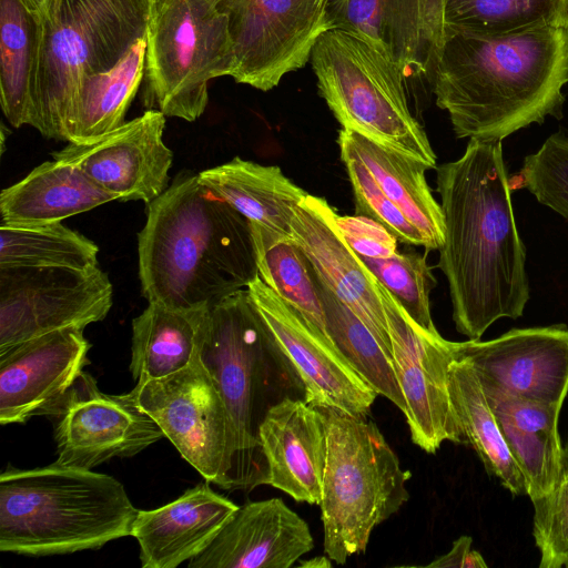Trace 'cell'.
<instances>
[{
  "label": "cell",
  "instance_id": "cell-19",
  "mask_svg": "<svg viewBox=\"0 0 568 568\" xmlns=\"http://www.w3.org/2000/svg\"><path fill=\"white\" fill-rule=\"evenodd\" d=\"M337 213L323 197L307 194L291 221V235L321 281L369 328L393 362L378 281L346 243Z\"/></svg>",
  "mask_w": 568,
  "mask_h": 568
},
{
  "label": "cell",
  "instance_id": "cell-4",
  "mask_svg": "<svg viewBox=\"0 0 568 568\" xmlns=\"http://www.w3.org/2000/svg\"><path fill=\"white\" fill-rule=\"evenodd\" d=\"M199 357L225 405L230 452L220 487L252 490L265 485L258 429L267 410L303 387L247 288L207 310Z\"/></svg>",
  "mask_w": 568,
  "mask_h": 568
},
{
  "label": "cell",
  "instance_id": "cell-28",
  "mask_svg": "<svg viewBox=\"0 0 568 568\" xmlns=\"http://www.w3.org/2000/svg\"><path fill=\"white\" fill-rule=\"evenodd\" d=\"M207 310L149 303L133 318L130 372L136 384L174 374L199 356Z\"/></svg>",
  "mask_w": 568,
  "mask_h": 568
},
{
  "label": "cell",
  "instance_id": "cell-18",
  "mask_svg": "<svg viewBox=\"0 0 568 568\" xmlns=\"http://www.w3.org/2000/svg\"><path fill=\"white\" fill-rule=\"evenodd\" d=\"M83 329H57L0 352L1 425L49 415L90 364Z\"/></svg>",
  "mask_w": 568,
  "mask_h": 568
},
{
  "label": "cell",
  "instance_id": "cell-9",
  "mask_svg": "<svg viewBox=\"0 0 568 568\" xmlns=\"http://www.w3.org/2000/svg\"><path fill=\"white\" fill-rule=\"evenodd\" d=\"M233 71L227 16L215 0H153L144 72L148 110L193 122L206 109L209 81Z\"/></svg>",
  "mask_w": 568,
  "mask_h": 568
},
{
  "label": "cell",
  "instance_id": "cell-36",
  "mask_svg": "<svg viewBox=\"0 0 568 568\" xmlns=\"http://www.w3.org/2000/svg\"><path fill=\"white\" fill-rule=\"evenodd\" d=\"M358 257L419 327L430 334H439L429 304V293L436 285V278L425 256L396 252L383 258Z\"/></svg>",
  "mask_w": 568,
  "mask_h": 568
},
{
  "label": "cell",
  "instance_id": "cell-27",
  "mask_svg": "<svg viewBox=\"0 0 568 568\" xmlns=\"http://www.w3.org/2000/svg\"><path fill=\"white\" fill-rule=\"evenodd\" d=\"M337 140L351 146L384 193L422 232L427 250H439L444 243L445 222L442 206L425 178L430 168L347 129L339 130Z\"/></svg>",
  "mask_w": 568,
  "mask_h": 568
},
{
  "label": "cell",
  "instance_id": "cell-21",
  "mask_svg": "<svg viewBox=\"0 0 568 568\" xmlns=\"http://www.w3.org/2000/svg\"><path fill=\"white\" fill-rule=\"evenodd\" d=\"M258 437L267 468L265 485L296 501L320 505L327 456L323 410L304 398L285 397L267 410Z\"/></svg>",
  "mask_w": 568,
  "mask_h": 568
},
{
  "label": "cell",
  "instance_id": "cell-40",
  "mask_svg": "<svg viewBox=\"0 0 568 568\" xmlns=\"http://www.w3.org/2000/svg\"><path fill=\"white\" fill-rule=\"evenodd\" d=\"M337 224L346 243L358 255L383 258L397 252V237L372 219L337 215Z\"/></svg>",
  "mask_w": 568,
  "mask_h": 568
},
{
  "label": "cell",
  "instance_id": "cell-12",
  "mask_svg": "<svg viewBox=\"0 0 568 568\" xmlns=\"http://www.w3.org/2000/svg\"><path fill=\"white\" fill-rule=\"evenodd\" d=\"M377 288L413 443L428 454L436 453L445 440L465 443L448 386L455 359L453 342L419 327L379 282Z\"/></svg>",
  "mask_w": 568,
  "mask_h": 568
},
{
  "label": "cell",
  "instance_id": "cell-23",
  "mask_svg": "<svg viewBox=\"0 0 568 568\" xmlns=\"http://www.w3.org/2000/svg\"><path fill=\"white\" fill-rule=\"evenodd\" d=\"M239 506L201 483L175 500L139 510L131 536L143 568H176L213 541Z\"/></svg>",
  "mask_w": 568,
  "mask_h": 568
},
{
  "label": "cell",
  "instance_id": "cell-13",
  "mask_svg": "<svg viewBox=\"0 0 568 568\" xmlns=\"http://www.w3.org/2000/svg\"><path fill=\"white\" fill-rule=\"evenodd\" d=\"M131 393L181 456L205 481L220 486L229 464V420L200 357L174 374L136 384Z\"/></svg>",
  "mask_w": 568,
  "mask_h": 568
},
{
  "label": "cell",
  "instance_id": "cell-29",
  "mask_svg": "<svg viewBox=\"0 0 568 568\" xmlns=\"http://www.w3.org/2000/svg\"><path fill=\"white\" fill-rule=\"evenodd\" d=\"M145 55L146 36L112 69L80 79L67 115L65 141L89 142L124 123L144 78Z\"/></svg>",
  "mask_w": 568,
  "mask_h": 568
},
{
  "label": "cell",
  "instance_id": "cell-37",
  "mask_svg": "<svg viewBox=\"0 0 568 568\" xmlns=\"http://www.w3.org/2000/svg\"><path fill=\"white\" fill-rule=\"evenodd\" d=\"M514 187L527 189L539 203L568 220V135L554 133L527 155Z\"/></svg>",
  "mask_w": 568,
  "mask_h": 568
},
{
  "label": "cell",
  "instance_id": "cell-8",
  "mask_svg": "<svg viewBox=\"0 0 568 568\" xmlns=\"http://www.w3.org/2000/svg\"><path fill=\"white\" fill-rule=\"evenodd\" d=\"M311 63L318 91L343 129L436 166L429 140L409 111L405 74L383 50L331 28L315 43Z\"/></svg>",
  "mask_w": 568,
  "mask_h": 568
},
{
  "label": "cell",
  "instance_id": "cell-15",
  "mask_svg": "<svg viewBox=\"0 0 568 568\" xmlns=\"http://www.w3.org/2000/svg\"><path fill=\"white\" fill-rule=\"evenodd\" d=\"M253 303L297 376L310 405L352 416L369 414L378 395L333 342L284 302L260 275L247 286Z\"/></svg>",
  "mask_w": 568,
  "mask_h": 568
},
{
  "label": "cell",
  "instance_id": "cell-30",
  "mask_svg": "<svg viewBox=\"0 0 568 568\" xmlns=\"http://www.w3.org/2000/svg\"><path fill=\"white\" fill-rule=\"evenodd\" d=\"M40 13L27 0H0V103L13 128L31 125Z\"/></svg>",
  "mask_w": 568,
  "mask_h": 568
},
{
  "label": "cell",
  "instance_id": "cell-25",
  "mask_svg": "<svg viewBox=\"0 0 568 568\" xmlns=\"http://www.w3.org/2000/svg\"><path fill=\"white\" fill-rule=\"evenodd\" d=\"M112 201H118V197L98 186L74 165L58 160L47 161L1 191V222H62Z\"/></svg>",
  "mask_w": 568,
  "mask_h": 568
},
{
  "label": "cell",
  "instance_id": "cell-5",
  "mask_svg": "<svg viewBox=\"0 0 568 568\" xmlns=\"http://www.w3.org/2000/svg\"><path fill=\"white\" fill-rule=\"evenodd\" d=\"M138 509L114 477L61 465L0 475V550L26 556L99 549L131 536Z\"/></svg>",
  "mask_w": 568,
  "mask_h": 568
},
{
  "label": "cell",
  "instance_id": "cell-1",
  "mask_svg": "<svg viewBox=\"0 0 568 568\" xmlns=\"http://www.w3.org/2000/svg\"><path fill=\"white\" fill-rule=\"evenodd\" d=\"M445 236L438 267L456 329L478 341L497 320H516L529 300L526 248L517 232L501 140L469 139L437 168Z\"/></svg>",
  "mask_w": 568,
  "mask_h": 568
},
{
  "label": "cell",
  "instance_id": "cell-39",
  "mask_svg": "<svg viewBox=\"0 0 568 568\" xmlns=\"http://www.w3.org/2000/svg\"><path fill=\"white\" fill-rule=\"evenodd\" d=\"M531 503L532 536L540 552L539 567H568V445L562 446L560 473L555 488Z\"/></svg>",
  "mask_w": 568,
  "mask_h": 568
},
{
  "label": "cell",
  "instance_id": "cell-33",
  "mask_svg": "<svg viewBox=\"0 0 568 568\" xmlns=\"http://www.w3.org/2000/svg\"><path fill=\"white\" fill-rule=\"evenodd\" d=\"M311 271L327 336L373 389L404 414L405 399L392 359L363 321L321 281L312 265Z\"/></svg>",
  "mask_w": 568,
  "mask_h": 568
},
{
  "label": "cell",
  "instance_id": "cell-22",
  "mask_svg": "<svg viewBox=\"0 0 568 568\" xmlns=\"http://www.w3.org/2000/svg\"><path fill=\"white\" fill-rule=\"evenodd\" d=\"M331 28L361 36L404 72H430L439 38L436 0H329Z\"/></svg>",
  "mask_w": 568,
  "mask_h": 568
},
{
  "label": "cell",
  "instance_id": "cell-32",
  "mask_svg": "<svg viewBox=\"0 0 568 568\" xmlns=\"http://www.w3.org/2000/svg\"><path fill=\"white\" fill-rule=\"evenodd\" d=\"M443 29L504 37L536 28H568V0H436Z\"/></svg>",
  "mask_w": 568,
  "mask_h": 568
},
{
  "label": "cell",
  "instance_id": "cell-42",
  "mask_svg": "<svg viewBox=\"0 0 568 568\" xmlns=\"http://www.w3.org/2000/svg\"><path fill=\"white\" fill-rule=\"evenodd\" d=\"M333 566V560L326 556H316L310 559H300L295 567L301 568H331Z\"/></svg>",
  "mask_w": 568,
  "mask_h": 568
},
{
  "label": "cell",
  "instance_id": "cell-41",
  "mask_svg": "<svg viewBox=\"0 0 568 568\" xmlns=\"http://www.w3.org/2000/svg\"><path fill=\"white\" fill-rule=\"evenodd\" d=\"M470 536L457 538L448 552L436 558L426 567L434 568H486L487 564L477 550L471 549Z\"/></svg>",
  "mask_w": 568,
  "mask_h": 568
},
{
  "label": "cell",
  "instance_id": "cell-31",
  "mask_svg": "<svg viewBox=\"0 0 568 568\" xmlns=\"http://www.w3.org/2000/svg\"><path fill=\"white\" fill-rule=\"evenodd\" d=\"M448 386L465 443L471 445L486 471L507 490L514 496H527L525 479L471 365L455 358L449 366Z\"/></svg>",
  "mask_w": 568,
  "mask_h": 568
},
{
  "label": "cell",
  "instance_id": "cell-2",
  "mask_svg": "<svg viewBox=\"0 0 568 568\" xmlns=\"http://www.w3.org/2000/svg\"><path fill=\"white\" fill-rule=\"evenodd\" d=\"M430 72L436 104L458 139L503 140L548 115L561 119L568 28L504 37L443 29Z\"/></svg>",
  "mask_w": 568,
  "mask_h": 568
},
{
  "label": "cell",
  "instance_id": "cell-10",
  "mask_svg": "<svg viewBox=\"0 0 568 568\" xmlns=\"http://www.w3.org/2000/svg\"><path fill=\"white\" fill-rule=\"evenodd\" d=\"M225 12L234 53L232 78L268 91L311 60L328 29L329 0H215Z\"/></svg>",
  "mask_w": 568,
  "mask_h": 568
},
{
  "label": "cell",
  "instance_id": "cell-26",
  "mask_svg": "<svg viewBox=\"0 0 568 568\" xmlns=\"http://www.w3.org/2000/svg\"><path fill=\"white\" fill-rule=\"evenodd\" d=\"M213 191L250 222L291 235L294 212L308 193L276 165H263L235 156L197 174Z\"/></svg>",
  "mask_w": 568,
  "mask_h": 568
},
{
  "label": "cell",
  "instance_id": "cell-43",
  "mask_svg": "<svg viewBox=\"0 0 568 568\" xmlns=\"http://www.w3.org/2000/svg\"><path fill=\"white\" fill-rule=\"evenodd\" d=\"M36 10H41L48 0H27Z\"/></svg>",
  "mask_w": 568,
  "mask_h": 568
},
{
  "label": "cell",
  "instance_id": "cell-24",
  "mask_svg": "<svg viewBox=\"0 0 568 568\" xmlns=\"http://www.w3.org/2000/svg\"><path fill=\"white\" fill-rule=\"evenodd\" d=\"M484 390L525 479L527 496L534 500L548 495L556 486L561 466L558 432L561 406Z\"/></svg>",
  "mask_w": 568,
  "mask_h": 568
},
{
  "label": "cell",
  "instance_id": "cell-7",
  "mask_svg": "<svg viewBox=\"0 0 568 568\" xmlns=\"http://www.w3.org/2000/svg\"><path fill=\"white\" fill-rule=\"evenodd\" d=\"M327 424L321 520L324 551L337 565L364 554L373 529L408 500L410 473L377 425L367 418L322 409Z\"/></svg>",
  "mask_w": 568,
  "mask_h": 568
},
{
  "label": "cell",
  "instance_id": "cell-17",
  "mask_svg": "<svg viewBox=\"0 0 568 568\" xmlns=\"http://www.w3.org/2000/svg\"><path fill=\"white\" fill-rule=\"evenodd\" d=\"M165 115L154 109L100 138L69 142L53 160L81 170L118 201L151 203L169 187L173 153L163 141Z\"/></svg>",
  "mask_w": 568,
  "mask_h": 568
},
{
  "label": "cell",
  "instance_id": "cell-20",
  "mask_svg": "<svg viewBox=\"0 0 568 568\" xmlns=\"http://www.w3.org/2000/svg\"><path fill=\"white\" fill-rule=\"evenodd\" d=\"M314 547L308 524L281 498L239 506L189 568H290Z\"/></svg>",
  "mask_w": 568,
  "mask_h": 568
},
{
  "label": "cell",
  "instance_id": "cell-3",
  "mask_svg": "<svg viewBox=\"0 0 568 568\" xmlns=\"http://www.w3.org/2000/svg\"><path fill=\"white\" fill-rule=\"evenodd\" d=\"M138 255L143 296L174 310L210 308L258 276L250 221L197 174L148 204Z\"/></svg>",
  "mask_w": 568,
  "mask_h": 568
},
{
  "label": "cell",
  "instance_id": "cell-34",
  "mask_svg": "<svg viewBox=\"0 0 568 568\" xmlns=\"http://www.w3.org/2000/svg\"><path fill=\"white\" fill-rule=\"evenodd\" d=\"M250 225L262 281L327 336L311 265L300 246L292 235L255 222Z\"/></svg>",
  "mask_w": 568,
  "mask_h": 568
},
{
  "label": "cell",
  "instance_id": "cell-6",
  "mask_svg": "<svg viewBox=\"0 0 568 568\" xmlns=\"http://www.w3.org/2000/svg\"><path fill=\"white\" fill-rule=\"evenodd\" d=\"M153 0H48L40 13L31 126L65 141V121L83 75L115 67L146 36Z\"/></svg>",
  "mask_w": 568,
  "mask_h": 568
},
{
  "label": "cell",
  "instance_id": "cell-16",
  "mask_svg": "<svg viewBox=\"0 0 568 568\" xmlns=\"http://www.w3.org/2000/svg\"><path fill=\"white\" fill-rule=\"evenodd\" d=\"M456 359L475 369L483 387L501 395L562 406L568 394V328H514L497 338L453 342Z\"/></svg>",
  "mask_w": 568,
  "mask_h": 568
},
{
  "label": "cell",
  "instance_id": "cell-38",
  "mask_svg": "<svg viewBox=\"0 0 568 568\" xmlns=\"http://www.w3.org/2000/svg\"><path fill=\"white\" fill-rule=\"evenodd\" d=\"M337 142L354 193L355 214L376 221L400 242L427 250L422 232L384 193L351 146L342 141Z\"/></svg>",
  "mask_w": 568,
  "mask_h": 568
},
{
  "label": "cell",
  "instance_id": "cell-35",
  "mask_svg": "<svg viewBox=\"0 0 568 568\" xmlns=\"http://www.w3.org/2000/svg\"><path fill=\"white\" fill-rule=\"evenodd\" d=\"M98 245L62 224L0 223V267L53 266L90 270L99 266Z\"/></svg>",
  "mask_w": 568,
  "mask_h": 568
},
{
  "label": "cell",
  "instance_id": "cell-11",
  "mask_svg": "<svg viewBox=\"0 0 568 568\" xmlns=\"http://www.w3.org/2000/svg\"><path fill=\"white\" fill-rule=\"evenodd\" d=\"M113 286L99 266L0 267V352L33 337L106 317Z\"/></svg>",
  "mask_w": 568,
  "mask_h": 568
},
{
  "label": "cell",
  "instance_id": "cell-14",
  "mask_svg": "<svg viewBox=\"0 0 568 568\" xmlns=\"http://www.w3.org/2000/svg\"><path fill=\"white\" fill-rule=\"evenodd\" d=\"M53 420L57 463L92 469L114 457H132L164 437L130 392L102 393L82 372L48 415Z\"/></svg>",
  "mask_w": 568,
  "mask_h": 568
}]
</instances>
